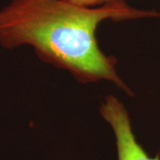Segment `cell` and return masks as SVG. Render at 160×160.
Wrapping results in <instances>:
<instances>
[{
    "label": "cell",
    "mask_w": 160,
    "mask_h": 160,
    "mask_svg": "<svg viewBox=\"0 0 160 160\" xmlns=\"http://www.w3.org/2000/svg\"><path fill=\"white\" fill-rule=\"evenodd\" d=\"M154 17H160V12L132 7L124 0L98 7L68 0H11L0 9V46H31L44 62L69 71L82 83L108 80L132 95L117 72L116 59L101 50L96 30L108 20Z\"/></svg>",
    "instance_id": "cell-1"
},
{
    "label": "cell",
    "mask_w": 160,
    "mask_h": 160,
    "mask_svg": "<svg viewBox=\"0 0 160 160\" xmlns=\"http://www.w3.org/2000/svg\"><path fill=\"white\" fill-rule=\"evenodd\" d=\"M100 112L114 131L118 160H160L149 157L139 144L132 129L131 119L123 103L113 95L105 98Z\"/></svg>",
    "instance_id": "cell-2"
},
{
    "label": "cell",
    "mask_w": 160,
    "mask_h": 160,
    "mask_svg": "<svg viewBox=\"0 0 160 160\" xmlns=\"http://www.w3.org/2000/svg\"><path fill=\"white\" fill-rule=\"evenodd\" d=\"M68 1L74 5L83 6V7H98L118 0H68Z\"/></svg>",
    "instance_id": "cell-3"
}]
</instances>
